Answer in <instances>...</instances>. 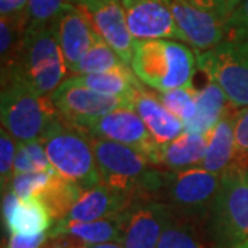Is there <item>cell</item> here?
Instances as JSON below:
<instances>
[{"label": "cell", "instance_id": "obj_1", "mask_svg": "<svg viewBox=\"0 0 248 248\" xmlns=\"http://www.w3.org/2000/svg\"><path fill=\"white\" fill-rule=\"evenodd\" d=\"M203 229L211 248H234L248 239V166L243 159H234L221 172Z\"/></svg>", "mask_w": 248, "mask_h": 248}, {"label": "cell", "instance_id": "obj_2", "mask_svg": "<svg viewBox=\"0 0 248 248\" xmlns=\"http://www.w3.org/2000/svg\"><path fill=\"white\" fill-rule=\"evenodd\" d=\"M130 68L145 86L157 93L193 89L197 60L185 43L169 39L135 42Z\"/></svg>", "mask_w": 248, "mask_h": 248}, {"label": "cell", "instance_id": "obj_3", "mask_svg": "<svg viewBox=\"0 0 248 248\" xmlns=\"http://www.w3.org/2000/svg\"><path fill=\"white\" fill-rule=\"evenodd\" d=\"M68 73L63 54L50 24H29L17 63L1 79H17L42 97H50Z\"/></svg>", "mask_w": 248, "mask_h": 248}, {"label": "cell", "instance_id": "obj_4", "mask_svg": "<svg viewBox=\"0 0 248 248\" xmlns=\"http://www.w3.org/2000/svg\"><path fill=\"white\" fill-rule=\"evenodd\" d=\"M90 142L102 184L130 196H155L163 186L164 170L153 166L138 151L105 140L90 138Z\"/></svg>", "mask_w": 248, "mask_h": 248}, {"label": "cell", "instance_id": "obj_5", "mask_svg": "<svg viewBox=\"0 0 248 248\" xmlns=\"http://www.w3.org/2000/svg\"><path fill=\"white\" fill-rule=\"evenodd\" d=\"M40 142L53 169L62 178L83 190L102 184L94 149L83 131L57 117L48 125Z\"/></svg>", "mask_w": 248, "mask_h": 248}, {"label": "cell", "instance_id": "obj_6", "mask_svg": "<svg viewBox=\"0 0 248 248\" xmlns=\"http://www.w3.org/2000/svg\"><path fill=\"white\" fill-rule=\"evenodd\" d=\"M1 127L17 142L40 141L48 125L60 117L50 97H42L17 79H1Z\"/></svg>", "mask_w": 248, "mask_h": 248}, {"label": "cell", "instance_id": "obj_7", "mask_svg": "<svg viewBox=\"0 0 248 248\" xmlns=\"http://www.w3.org/2000/svg\"><path fill=\"white\" fill-rule=\"evenodd\" d=\"M219 184L221 172L207 171L202 167L184 171L164 170L163 186L153 197L169 204L178 218L204 226Z\"/></svg>", "mask_w": 248, "mask_h": 248}, {"label": "cell", "instance_id": "obj_8", "mask_svg": "<svg viewBox=\"0 0 248 248\" xmlns=\"http://www.w3.org/2000/svg\"><path fill=\"white\" fill-rule=\"evenodd\" d=\"M197 69L219 84L234 109L248 107V50L243 43L223 40L205 51H195Z\"/></svg>", "mask_w": 248, "mask_h": 248}, {"label": "cell", "instance_id": "obj_9", "mask_svg": "<svg viewBox=\"0 0 248 248\" xmlns=\"http://www.w3.org/2000/svg\"><path fill=\"white\" fill-rule=\"evenodd\" d=\"M177 218L169 204L151 195L134 196L123 211L124 248H157L164 231Z\"/></svg>", "mask_w": 248, "mask_h": 248}, {"label": "cell", "instance_id": "obj_10", "mask_svg": "<svg viewBox=\"0 0 248 248\" xmlns=\"http://www.w3.org/2000/svg\"><path fill=\"white\" fill-rule=\"evenodd\" d=\"M90 138L105 140L130 146L142 153L152 163L159 143L149 133L143 120L133 108H120L108 115L76 127Z\"/></svg>", "mask_w": 248, "mask_h": 248}, {"label": "cell", "instance_id": "obj_11", "mask_svg": "<svg viewBox=\"0 0 248 248\" xmlns=\"http://www.w3.org/2000/svg\"><path fill=\"white\" fill-rule=\"evenodd\" d=\"M50 98L60 117L73 127L108 115L120 108H133L131 98L99 94L75 83L71 78L63 80Z\"/></svg>", "mask_w": 248, "mask_h": 248}, {"label": "cell", "instance_id": "obj_12", "mask_svg": "<svg viewBox=\"0 0 248 248\" xmlns=\"http://www.w3.org/2000/svg\"><path fill=\"white\" fill-rule=\"evenodd\" d=\"M66 3L79 9L124 63L131 65L135 40L127 27L122 0H66Z\"/></svg>", "mask_w": 248, "mask_h": 248}, {"label": "cell", "instance_id": "obj_13", "mask_svg": "<svg viewBox=\"0 0 248 248\" xmlns=\"http://www.w3.org/2000/svg\"><path fill=\"white\" fill-rule=\"evenodd\" d=\"M125 22L135 42L169 39L189 45L163 0H122Z\"/></svg>", "mask_w": 248, "mask_h": 248}, {"label": "cell", "instance_id": "obj_14", "mask_svg": "<svg viewBox=\"0 0 248 248\" xmlns=\"http://www.w3.org/2000/svg\"><path fill=\"white\" fill-rule=\"evenodd\" d=\"M50 28L61 47L68 73L73 75L89 53L97 32L84 14L69 3H65L50 21Z\"/></svg>", "mask_w": 248, "mask_h": 248}, {"label": "cell", "instance_id": "obj_15", "mask_svg": "<svg viewBox=\"0 0 248 248\" xmlns=\"http://www.w3.org/2000/svg\"><path fill=\"white\" fill-rule=\"evenodd\" d=\"M179 29L195 51H205L225 40L223 19L218 14L197 9L187 0H163Z\"/></svg>", "mask_w": 248, "mask_h": 248}, {"label": "cell", "instance_id": "obj_16", "mask_svg": "<svg viewBox=\"0 0 248 248\" xmlns=\"http://www.w3.org/2000/svg\"><path fill=\"white\" fill-rule=\"evenodd\" d=\"M133 197L105 184H99L81 193L78 203L72 207L63 221L93 222L112 218L123 213Z\"/></svg>", "mask_w": 248, "mask_h": 248}, {"label": "cell", "instance_id": "obj_17", "mask_svg": "<svg viewBox=\"0 0 248 248\" xmlns=\"http://www.w3.org/2000/svg\"><path fill=\"white\" fill-rule=\"evenodd\" d=\"M134 110L143 120L149 133L159 145L174 141L185 131V123L172 115L156 97V94L148 93L143 87H138L134 93Z\"/></svg>", "mask_w": 248, "mask_h": 248}, {"label": "cell", "instance_id": "obj_18", "mask_svg": "<svg viewBox=\"0 0 248 248\" xmlns=\"http://www.w3.org/2000/svg\"><path fill=\"white\" fill-rule=\"evenodd\" d=\"M208 145V134H197L184 131L174 141L159 145L152 164L167 171L200 167L203 163Z\"/></svg>", "mask_w": 248, "mask_h": 248}, {"label": "cell", "instance_id": "obj_19", "mask_svg": "<svg viewBox=\"0 0 248 248\" xmlns=\"http://www.w3.org/2000/svg\"><path fill=\"white\" fill-rule=\"evenodd\" d=\"M236 112L237 110H234V108L228 109L221 117V120L208 133V145L203 163L200 166L202 169L213 172H222L234 160Z\"/></svg>", "mask_w": 248, "mask_h": 248}, {"label": "cell", "instance_id": "obj_20", "mask_svg": "<svg viewBox=\"0 0 248 248\" xmlns=\"http://www.w3.org/2000/svg\"><path fill=\"white\" fill-rule=\"evenodd\" d=\"M60 234H71L81 240L87 246H95L109 241H120L123 239V213L105 219L93 222H55L48 232V237Z\"/></svg>", "mask_w": 248, "mask_h": 248}, {"label": "cell", "instance_id": "obj_21", "mask_svg": "<svg viewBox=\"0 0 248 248\" xmlns=\"http://www.w3.org/2000/svg\"><path fill=\"white\" fill-rule=\"evenodd\" d=\"M196 104L197 113L190 122L185 123V131L187 133L208 134L232 107L223 90L213 80H208L207 86L197 91Z\"/></svg>", "mask_w": 248, "mask_h": 248}, {"label": "cell", "instance_id": "obj_22", "mask_svg": "<svg viewBox=\"0 0 248 248\" xmlns=\"http://www.w3.org/2000/svg\"><path fill=\"white\" fill-rule=\"evenodd\" d=\"M54 219L45 203L37 197L19 199L14 213L11 214L4 226L10 234L35 236L47 233L53 228Z\"/></svg>", "mask_w": 248, "mask_h": 248}, {"label": "cell", "instance_id": "obj_23", "mask_svg": "<svg viewBox=\"0 0 248 248\" xmlns=\"http://www.w3.org/2000/svg\"><path fill=\"white\" fill-rule=\"evenodd\" d=\"M71 79L80 86H84L99 94L122 98H133L135 90L142 86L128 65L115 71L75 75Z\"/></svg>", "mask_w": 248, "mask_h": 248}, {"label": "cell", "instance_id": "obj_24", "mask_svg": "<svg viewBox=\"0 0 248 248\" xmlns=\"http://www.w3.org/2000/svg\"><path fill=\"white\" fill-rule=\"evenodd\" d=\"M83 192L84 190L73 182L62 178L60 174H55L51 184L37 199L45 203L54 222H58L69 214L72 207L78 203Z\"/></svg>", "mask_w": 248, "mask_h": 248}, {"label": "cell", "instance_id": "obj_25", "mask_svg": "<svg viewBox=\"0 0 248 248\" xmlns=\"http://www.w3.org/2000/svg\"><path fill=\"white\" fill-rule=\"evenodd\" d=\"M157 248H211L202 225L175 218L164 231Z\"/></svg>", "mask_w": 248, "mask_h": 248}, {"label": "cell", "instance_id": "obj_26", "mask_svg": "<svg viewBox=\"0 0 248 248\" xmlns=\"http://www.w3.org/2000/svg\"><path fill=\"white\" fill-rule=\"evenodd\" d=\"M125 65L127 63H124L115 50L97 33L89 53L86 54V57L78 65L73 75H89V73L115 71Z\"/></svg>", "mask_w": 248, "mask_h": 248}, {"label": "cell", "instance_id": "obj_27", "mask_svg": "<svg viewBox=\"0 0 248 248\" xmlns=\"http://www.w3.org/2000/svg\"><path fill=\"white\" fill-rule=\"evenodd\" d=\"M196 94H197V90L181 87V89L170 90L164 93H157L156 97L159 98L160 102L167 108L172 115L177 116L184 123H187L197 113Z\"/></svg>", "mask_w": 248, "mask_h": 248}, {"label": "cell", "instance_id": "obj_28", "mask_svg": "<svg viewBox=\"0 0 248 248\" xmlns=\"http://www.w3.org/2000/svg\"><path fill=\"white\" fill-rule=\"evenodd\" d=\"M55 172H25V174H17L14 175L10 190H13L19 199H28V197H39L51 184Z\"/></svg>", "mask_w": 248, "mask_h": 248}, {"label": "cell", "instance_id": "obj_29", "mask_svg": "<svg viewBox=\"0 0 248 248\" xmlns=\"http://www.w3.org/2000/svg\"><path fill=\"white\" fill-rule=\"evenodd\" d=\"M18 142L11 134L1 127L0 133V184L1 192L9 190L14 178V161L17 155Z\"/></svg>", "mask_w": 248, "mask_h": 248}, {"label": "cell", "instance_id": "obj_30", "mask_svg": "<svg viewBox=\"0 0 248 248\" xmlns=\"http://www.w3.org/2000/svg\"><path fill=\"white\" fill-rule=\"evenodd\" d=\"M225 40L248 42V0H243L239 7L223 21Z\"/></svg>", "mask_w": 248, "mask_h": 248}, {"label": "cell", "instance_id": "obj_31", "mask_svg": "<svg viewBox=\"0 0 248 248\" xmlns=\"http://www.w3.org/2000/svg\"><path fill=\"white\" fill-rule=\"evenodd\" d=\"M66 0H29L27 14L29 24H50Z\"/></svg>", "mask_w": 248, "mask_h": 248}, {"label": "cell", "instance_id": "obj_32", "mask_svg": "<svg viewBox=\"0 0 248 248\" xmlns=\"http://www.w3.org/2000/svg\"><path fill=\"white\" fill-rule=\"evenodd\" d=\"M234 157L248 156V107L236 112L234 120Z\"/></svg>", "mask_w": 248, "mask_h": 248}, {"label": "cell", "instance_id": "obj_33", "mask_svg": "<svg viewBox=\"0 0 248 248\" xmlns=\"http://www.w3.org/2000/svg\"><path fill=\"white\" fill-rule=\"evenodd\" d=\"M48 239V233H40L35 236L10 234L6 248H42Z\"/></svg>", "mask_w": 248, "mask_h": 248}, {"label": "cell", "instance_id": "obj_34", "mask_svg": "<svg viewBox=\"0 0 248 248\" xmlns=\"http://www.w3.org/2000/svg\"><path fill=\"white\" fill-rule=\"evenodd\" d=\"M29 0H0L1 17H14L25 13Z\"/></svg>", "mask_w": 248, "mask_h": 248}, {"label": "cell", "instance_id": "obj_35", "mask_svg": "<svg viewBox=\"0 0 248 248\" xmlns=\"http://www.w3.org/2000/svg\"><path fill=\"white\" fill-rule=\"evenodd\" d=\"M19 197H18L13 190H6V193H3V202H1V217H3V223L9 219L11 214L14 213L16 207L18 205Z\"/></svg>", "mask_w": 248, "mask_h": 248}, {"label": "cell", "instance_id": "obj_36", "mask_svg": "<svg viewBox=\"0 0 248 248\" xmlns=\"http://www.w3.org/2000/svg\"><path fill=\"white\" fill-rule=\"evenodd\" d=\"M189 3H192L197 9L208 11V13H214L219 16L221 11L222 0H187Z\"/></svg>", "mask_w": 248, "mask_h": 248}, {"label": "cell", "instance_id": "obj_37", "mask_svg": "<svg viewBox=\"0 0 248 248\" xmlns=\"http://www.w3.org/2000/svg\"><path fill=\"white\" fill-rule=\"evenodd\" d=\"M243 0H222L221 11H219V17L225 21L226 18L231 16L234 10L239 7V4Z\"/></svg>", "mask_w": 248, "mask_h": 248}, {"label": "cell", "instance_id": "obj_38", "mask_svg": "<svg viewBox=\"0 0 248 248\" xmlns=\"http://www.w3.org/2000/svg\"><path fill=\"white\" fill-rule=\"evenodd\" d=\"M89 248H124L120 241H109V243H102V244H95V246H89Z\"/></svg>", "mask_w": 248, "mask_h": 248}, {"label": "cell", "instance_id": "obj_39", "mask_svg": "<svg viewBox=\"0 0 248 248\" xmlns=\"http://www.w3.org/2000/svg\"><path fill=\"white\" fill-rule=\"evenodd\" d=\"M234 248H248V239L244 241V243H241L240 246H237V247H234Z\"/></svg>", "mask_w": 248, "mask_h": 248}, {"label": "cell", "instance_id": "obj_40", "mask_svg": "<svg viewBox=\"0 0 248 248\" xmlns=\"http://www.w3.org/2000/svg\"><path fill=\"white\" fill-rule=\"evenodd\" d=\"M239 43H243V45H244V47H246V48L248 50V42H239Z\"/></svg>", "mask_w": 248, "mask_h": 248}]
</instances>
